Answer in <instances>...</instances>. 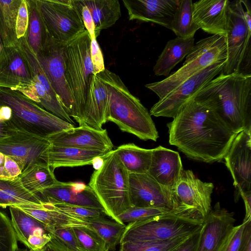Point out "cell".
Returning <instances> with one entry per match:
<instances>
[{"label":"cell","instance_id":"6da1fadb","mask_svg":"<svg viewBox=\"0 0 251 251\" xmlns=\"http://www.w3.org/2000/svg\"><path fill=\"white\" fill-rule=\"evenodd\" d=\"M167 124L169 143L205 163L224 159L237 133L213 111L192 100Z\"/></svg>","mask_w":251,"mask_h":251},{"label":"cell","instance_id":"7a4b0ae2","mask_svg":"<svg viewBox=\"0 0 251 251\" xmlns=\"http://www.w3.org/2000/svg\"><path fill=\"white\" fill-rule=\"evenodd\" d=\"M193 100L215 112L235 133L251 129V75L221 73Z\"/></svg>","mask_w":251,"mask_h":251},{"label":"cell","instance_id":"3957f363","mask_svg":"<svg viewBox=\"0 0 251 251\" xmlns=\"http://www.w3.org/2000/svg\"><path fill=\"white\" fill-rule=\"evenodd\" d=\"M96 75L106 84L109 91L107 121L141 140L156 141L158 133L150 112L129 92L120 77L106 69Z\"/></svg>","mask_w":251,"mask_h":251},{"label":"cell","instance_id":"277c9868","mask_svg":"<svg viewBox=\"0 0 251 251\" xmlns=\"http://www.w3.org/2000/svg\"><path fill=\"white\" fill-rule=\"evenodd\" d=\"M0 105L11 110L10 121L18 131L47 139L72 128L71 124L47 111L22 92L0 87Z\"/></svg>","mask_w":251,"mask_h":251},{"label":"cell","instance_id":"5b68a950","mask_svg":"<svg viewBox=\"0 0 251 251\" xmlns=\"http://www.w3.org/2000/svg\"><path fill=\"white\" fill-rule=\"evenodd\" d=\"M88 185L107 216L117 222L118 216L131 206L129 173L115 150L106 156L102 167L94 171Z\"/></svg>","mask_w":251,"mask_h":251},{"label":"cell","instance_id":"8992f818","mask_svg":"<svg viewBox=\"0 0 251 251\" xmlns=\"http://www.w3.org/2000/svg\"><path fill=\"white\" fill-rule=\"evenodd\" d=\"M226 36L214 35L202 39L194 45L182 66L165 79L148 83L145 87L161 99L180 84L214 64L227 59Z\"/></svg>","mask_w":251,"mask_h":251},{"label":"cell","instance_id":"52a82bcc","mask_svg":"<svg viewBox=\"0 0 251 251\" xmlns=\"http://www.w3.org/2000/svg\"><path fill=\"white\" fill-rule=\"evenodd\" d=\"M91 41L86 30L64 47L66 77L75 102L74 120L79 126L85 125L84 110L89 81L95 75L90 56Z\"/></svg>","mask_w":251,"mask_h":251},{"label":"cell","instance_id":"ba28073f","mask_svg":"<svg viewBox=\"0 0 251 251\" xmlns=\"http://www.w3.org/2000/svg\"><path fill=\"white\" fill-rule=\"evenodd\" d=\"M251 25L246 22L242 0L230 1L225 35L227 59L222 73L251 75Z\"/></svg>","mask_w":251,"mask_h":251},{"label":"cell","instance_id":"9c48e42d","mask_svg":"<svg viewBox=\"0 0 251 251\" xmlns=\"http://www.w3.org/2000/svg\"><path fill=\"white\" fill-rule=\"evenodd\" d=\"M202 222L177 216L171 211L126 225L120 244L127 242L167 240L189 236L201 228Z\"/></svg>","mask_w":251,"mask_h":251},{"label":"cell","instance_id":"30bf717a","mask_svg":"<svg viewBox=\"0 0 251 251\" xmlns=\"http://www.w3.org/2000/svg\"><path fill=\"white\" fill-rule=\"evenodd\" d=\"M212 182H203L189 170H183L172 190V212L178 216L203 222L212 209Z\"/></svg>","mask_w":251,"mask_h":251},{"label":"cell","instance_id":"8fae6325","mask_svg":"<svg viewBox=\"0 0 251 251\" xmlns=\"http://www.w3.org/2000/svg\"><path fill=\"white\" fill-rule=\"evenodd\" d=\"M35 0L48 34L55 40L67 44L86 30L73 0Z\"/></svg>","mask_w":251,"mask_h":251},{"label":"cell","instance_id":"7c38bea8","mask_svg":"<svg viewBox=\"0 0 251 251\" xmlns=\"http://www.w3.org/2000/svg\"><path fill=\"white\" fill-rule=\"evenodd\" d=\"M66 44L55 40L49 34L42 49L35 54L61 105L67 114L75 119L74 100L66 77L64 56Z\"/></svg>","mask_w":251,"mask_h":251},{"label":"cell","instance_id":"4fadbf2b","mask_svg":"<svg viewBox=\"0 0 251 251\" xmlns=\"http://www.w3.org/2000/svg\"><path fill=\"white\" fill-rule=\"evenodd\" d=\"M225 63L214 64L185 80L160 99L151 108L150 115L174 118L206 84L221 73Z\"/></svg>","mask_w":251,"mask_h":251},{"label":"cell","instance_id":"5bb4252c","mask_svg":"<svg viewBox=\"0 0 251 251\" xmlns=\"http://www.w3.org/2000/svg\"><path fill=\"white\" fill-rule=\"evenodd\" d=\"M224 159L233 180L237 202L242 193L251 191V129L237 134Z\"/></svg>","mask_w":251,"mask_h":251},{"label":"cell","instance_id":"9a60e30c","mask_svg":"<svg viewBox=\"0 0 251 251\" xmlns=\"http://www.w3.org/2000/svg\"><path fill=\"white\" fill-rule=\"evenodd\" d=\"M129 184L131 206L159 208L172 211V190L159 184L147 173L129 174Z\"/></svg>","mask_w":251,"mask_h":251},{"label":"cell","instance_id":"2e32d148","mask_svg":"<svg viewBox=\"0 0 251 251\" xmlns=\"http://www.w3.org/2000/svg\"><path fill=\"white\" fill-rule=\"evenodd\" d=\"M234 215L217 202L203 220L197 251H221L234 226Z\"/></svg>","mask_w":251,"mask_h":251},{"label":"cell","instance_id":"e0dca14e","mask_svg":"<svg viewBox=\"0 0 251 251\" xmlns=\"http://www.w3.org/2000/svg\"><path fill=\"white\" fill-rule=\"evenodd\" d=\"M50 145L98 151L109 153L113 145L106 129H97L86 125L74 127L47 139Z\"/></svg>","mask_w":251,"mask_h":251},{"label":"cell","instance_id":"ac0fdd59","mask_svg":"<svg viewBox=\"0 0 251 251\" xmlns=\"http://www.w3.org/2000/svg\"><path fill=\"white\" fill-rule=\"evenodd\" d=\"M50 145L46 139L17 131L0 140V152L20 159L23 163L24 171L32 166L46 163L45 154Z\"/></svg>","mask_w":251,"mask_h":251},{"label":"cell","instance_id":"d6986e66","mask_svg":"<svg viewBox=\"0 0 251 251\" xmlns=\"http://www.w3.org/2000/svg\"><path fill=\"white\" fill-rule=\"evenodd\" d=\"M31 71L18 45L3 47L0 52V87L17 90L29 85Z\"/></svg>","mask_w":251,"mask_h":251},{"label":"cell","instance_id":"ffe728a7","mask_svg":"<svg viewBox=\"0 0 251 251\" xmlns=\"http://www.w3.org/2000/svg\"><path fill=\"white\" fill-rule=\"evenodd\" d=\"M130 21L151 22L171 29L180 0H123Z\"/></svg>","mask_w":251,"mask_h":251},{"label":"cell","instance_id":"44dd1931","mask_svg":"<svg viewBox=\"0 0 251 251\" xmlns=\"http://www.w3.org/2000/svg\"><path fill=\"white\" fill-rule=\"evenodd\" d=\"M9 210L11 223L18 240L30 250H41L51 239L48 227L16 207L10 206Z\"/></svg>","mask_w":251,"mask_h":251},{"label":"cell","instance_id":"7402d4cb","mask_svg":"<svg viewBox=\"0 0 251 251\" xmlns=\"http://www.w3.org/2000/svg\"><path fill=\"white\" fill-rule=\"evenodd\" d=\"M230 1L229 0H200L193 3L194 22L207 33L225 36Z\"/></svg>","mask_w":251,"mask_h":251},{"label":"cell","instance_id":"603a6c76","mask_svg":"<svg viewBox=\"0 0 251 251\" xmlns=\"http://www.w3.org/2000/svg\"><path fill=\"white\" fill-rule=\"evenodd\" d=\"M152 150L147 174L159 184L172 190L184 170L179 154L161 146Z\"/></svg>","mask_w":251,"mask_h":251},{"label":"cell","instance_id":"cb8c5ba5","mask_svg":"<svg viewBox=\"0 0 251 251\" xmlns=\"http://www.w3.org/2000/svg\"><path fill=\"white\" fill-rule=\"evenodd\" d=\"M109 109L108 87L96 75L90 79L84 110V125L101 129L107 122Z\"/></svg>","mask_w":251,"mask_h":251},{"label":"cell","instance_id":"d4e9b609","mask_svg":"<svg viewBox=\"0 0 251 251\" xmlns=\"http://www.w3.org/2000/svg\"><path fill=\"white\" fill-rule=\"evenodd\" d=\"M37 195L43 202H64L101 209L105 211L98 198L89 185L83 191L76 192L72 189L70 182L59 181L55 185L42 190Z\"/></svg>","mask_w":251,"mask_h":251},{"label":"cell","instance_id":"484cf974","mask_svg":"<svg viewBox=\"0 0 251 251\" xmlns=\"http://www.w3.org/2000/svg\"><path fill=\"white\" fill-rule=\"evenodd\" d=\"M108 153L94 150L50 145L45 154L46 163L53 170L61 167L92 165L93 159Z\"/></svg>","mask_w":251,"mask_h":251},{"label":"cell","instance_id":"4316f807","mask_svg":"<svg viewBox=\"0 0 251 251\" xmlns=\"http://www.w3.org/2000/svg\"><path fill=\"white\" fill-rule=\"evenodd\" d=\"M14 207L22 210L43 223L48 227V230L57 227L74 228L89 226L88 222L60 210L49 203Z\"/></svg>","mask_w":251,"mask_h":251},{"label":"cell","instance_id":"83f0119b","mask_svg":"<svg viewBox=\"0 0 251 251\" xmlns=\"http://www.w3.org/2000/svg\"><path fill=\"white\" fill-rule=\"evenodd\" d=\"M194 41V37L182 39L177 37L168 41L153 67L154 75L168 76L171 71L191 51Z\"/></svg>","mask_w":251,"mask_h":251},{"label":"cell","instance_id":"f1b7e54d","mask_svg":"<svg viewBox=\"0 0 251 251\" xmlns=\"http://www.w3.org/2000/svg\"><path fill=\"white\" fill-rule=\"evenodd\" d=\"M89 9L95 27V36L113 26L121 16L118 0H83Z\"/></svg>","mask_w":251,"mask_h":251},{"label":"cell","instance_id":"f546056e","mask_svg":"<svg viewBox=\"0 0 251 251\" xmlns=\"http://www.w3.org/2000/svg\"><path fill=\"white\" fill-rule=\"evenodd\" d=\"M43 203L37 195L29 192L23 186L19 176L12 180L0 178V207Z\"/></svg>","mask_w":251,"mask_h":251},{"label":"cell","instance_id":"4dcf8cb0","mask_svg":"<svg viewBox=\"0 0 251 251\" xmlns=\"http://www.w3.org/2000/svg\"><path fill=\"white\" fill-rule=\"evenodd\" d=\"M129 174H147L149 170L152 149H146L133 143L122 145L115 150Z\"/></svg>","mask_w":251,"mask_h":251},{"label":"cell","instance_id":"1f68e13d","mask_svg":"<svg viewBox=\"0 0 251 251\" xmlns=\"http://www.w3.org/2000/svg\"><path fill=\"white\" fill-rule=\"evenodd\" d=\"M19 177L23 186L35 195L59 181L55 176L54 170L46 163L29 167L24 170Z\"/></svg>","mask_w":251,"mask_h":251},{"label":"cell","instance_id":"d6a6232c","mask_svg":"<svg viewBox=\"0 0 251 251\" xmlns=\"http://www.w3.org/2000/svg\"><path fill=\"white\" fill-rule=\"evenodd\" d=\"M22 0H0V38L3 47L18 45L16 26Z\"/></svg>","mask_w":251,"mask_h":251},{"label":"cell","instance_id":"836d02e7","mask_svg":"<svg viewBox=\"0 0 251 251\" xmlns=\"http://www.w3.org/2000/svg\"><path fill=\"white\" fill-rule=\"evenodd\" d=\"M193 5L191 0H180L171 28L177 37L182 39L193 38L200 29L193 21Z\"/></svg>","mask_w":251,"mask_h":251},{"label":"cell","instance_id":"e575fe53","mask_svg":"<svg viewBox=\"0 0 251 251\" xmlns=\"http://www.w3.org/2000/svg\"><path fill=\"white\" fill-rule=\"evenodd\" d=\"M89 226L95 230L105 242L108 251H114L120 245L126 225L119 223L106 216L87 221Z\"/></svg>","mask_w":251,"mask_h":251},{"label":"cell","instance_id":"d590c367","mask_svg":"<svg viewBox=\"0 0 251 251\" xmlns=\"http://www.w3.org/2000/svg\"><path fill=\"white\" fill-rule=\"evenodd\" d=\"M28 12L27 38L29 45L37 53L45 44L49 34L46 30L35 0H26Z\"/></svg>","mask_w":251,"mask_h":251},{"label":"cell","instance_id":"8d00e7d4","mask_svg":"<svg viewBox=\"0 0 251 251\" xmlns=\"http://www.w3.org/2000/svg\"><path fill=\"white\" fill-rule=\"evenodd\" d=\"M191 235L167 240L125 242L120 244L119 251H172L183 244Z\"/></svg>","mask_w":251,"mask_h":251},{"label":"cell","instance_id":"74e56055","mask_svg":"<svg viewBox=\"0 0 251 251\" xmlns=\"http://www.w3.org/2000/svg\"><path fill=\"white\" fill-rule=\"evenodd\" d=\"M73 230L86 251H108L104 241L89 226L74 227Z\"/></svg>","mask_w":251,"mask_h":251},{"label":"cell","instance_id":"f35d334b","mask_svg":"<svg viewBox=\"0 0 251 251\" xmlns=\"http://www.w3.org/2000/svg\"><path fill=\"white\" fill-rule=\"evenodd\" d=\"M170 211L171 210L163 208L131 206L118 216V222L128 224L149 219Z\"/></svg>","mask_w":251,"mask_h":251},{"label":"cell","instance_id":"ab89813d","mask_svg":"<svg viewBox=\"0 0 251 251\" xmlns=\"http://www.w3.org/2000/svg\"><path fill=\"white\" fill-rule=\"evenodd\" d=\"M17 241L11 220L0 211V251H17Z\"/></svg>","mask_w":251,"mask_h":251},{"label":"cell","instance_id":"60d3db41","mask_svg":"<svg viewBox=\"0 0 251 251\" xmlns=\"http://www.w3.org/2000/svg\"><path fill=\"white\" fill-rule=\"evenodd\" d=\"M50 204L60 210L87 222L91 219L107 216L106 212L101 209L64 202Z\"/></svg>","mask_w":251,"mask_h":251},{"label":"cell","instance_id":"b9f144b4","mask_svg":"<svg viewBox=\"0 0 251 251\" xmlns=\"http://www.w3.org/2000/svg\"><path fill=\"white\" fill-rule=\"evenodd\" d=\"M69 248L75 251H86L81 245L72 227H57L49 229Z\"/></svg>","mask_w":251,"mask_h":251},{"label":"cell","instance_id":"7bdbcfd3","mask_svg":"<svg viewBox=\"0 0 251 251\" xmlns=\"http://www.w3.org/2000/svg\"><path fill=\"white\" fill-rule=\"evenodd\" d=\"M245 223L234 226L221 251H238L243 239Z\"/></svg>","mask_w":251,"mask_h":251},{"label":"cell","instance_id":"ee69618b","mask_svg":"<svg viewBox=\"0 0 251 251\" xmlns=\"http://www.w3.org/2000/svg\"><path fill=\"white\" fill-rule=\"evenodd\" d=\"M11 110L6 106L0 105V140L14 135L17 131L10 121Z\"/></svg>","mask_w":251,"mask_h":251},{"label":"cell","instance_id":"f6af8a7d","mask_svg":"<svg viewBox=\"0 0 251 251\" xmlns=\"http://www.w3.org/2000/svg\"><path fill=\"white\" fill-rule=\"evenodd\" d=\"M24 170L21 160L16 157L5 155L4 175L5 179H14L18 177Z\"/></svg>","mask_w":251,"mask_h":251},{"label":"cell","instance_id":"bcb514c9","mask_svg":"<svg viewBox=\"0 0 251 251\" xmlns=\"http://www.w3.org/2000/svg\"><path fill=\"white\" fill-rule=\"evenodd\" d=\"M28 25V12L26 0H22L16 21V32L18 40L27 33Z\"/></svg>","mask_w":251,"mask_h":251},{"label":"cell","instance_id":"7dc6e473","mask_svg":"<svg viewBox=\"0 0 251 251\" xmlns=\"http://www.w3.org/2000/svg\"><path fill=\"white\" fill-rule=\"evenodd\" d=\"M90 56L95 75L98 74L105 69L103 55L96 38L91 39Z\"/></svg>","mask_w":251,"mask_h":251},{"label":"cell","instance_id":"c3c4849f","mask_svg":"<svg viewBox=\"0 0 251 251\" xmlns=\"http://www.w3.org/2000/svg\"><path fill=\"white\" fill-rule=\"evenodd\" d=\"M73 1L80 12L85 27L89 33L91 38H96L94 25L89 9L83 0H73Z\"/></svg>","mask_w":251,"mask_h":251},{"label":"cell","instance_id":"681fc988","mask_svg":"<svg viewBox=\"0 0 251 251\" xmlns=\"http://www.w3.org/2000/svg\"><path fill=\"white\" fill-rule=\"evenodd\" d=\"M201 229L190 236L183 244L172 251H197L200 237Z\"/></svg>","mask_w":251,"mask_h":251},{"label":"cell","instance_id":"f907efd6","mask_svg":"<svg viewBox=\"0 0 251 251\" xmlns=\"http://www.w3.org/2000/svg\"><path fill=\"white\" fill-rule=\"evenodd\" d=\"M50 240L43 248L41 251H75L59 239L50 234Z\"/></svg>","mask_w":251,"mask_h":251},{"label":"cell","instance_id":"816d5d0a","mask_svg":"<svg viewBox=\"0 0 251 251\" xmlns=\"http://www.w3.org/2000/svg\"><path fill=\"white\" fill-rule=\"evenodd\" d=\"M245 223L243 239L238 251H251V219Z\"/></svg>","mask_w":251,"mask_h":251},{"label":"cell","instance_id":"f5cc1de1","mask_svg":"<svg viewBox=\"0 0 251 251\" xmlns=\"http://www.w3.org/2000/svg\"><path fill=\"white\" fill-rule=\"evenodd\" d=\"M245 203V216L243 222L251 219V191L242 193L240 195Z\"/></svg>","mask_w":251,"mask_h":251},{"label":"cell","instance_id":"db71d44e","mask_svg":"<svg viewBox=\"0 0 251 251\" xmlns=\"http://www.w3.org/2000/svg\"><path fill=\"white\" fill-rule=\"evenodd\" d=\"M106 156L104 157H96L93 159L92 165H93V167L95 170H99L102 167V166L103 164L104 158L106 157Z\"/></svg>","mask_w":251,"mask_h":251},{"label":"cell","instance_id":"11a10c76","mask_svg":"<svg viewBox=\"0 0 251 251\" xmlns=\"http://www.w3.org/2000/svg\"><path fill=\"white\" fill-rule=\"evenodd\" d=\"M5 156L3 153L0 152V178L5 179L4 175V166L5 163Z\"/></svg>","mask_w":251,"mask_h":251},{"label":"cell","instance_id":"9f6ffc18","mask_svg":"<svg viewBox=\"0 0 251 251\" xmlns=\"http://www.w3.org/2000/svg\"><path fill=\"white\" fill-rule=\"evenodd\" d=\"M17 251H28L26 249H18Z\"/></svg>","mask_w":251,"mask_h":251},{"label":"cell","instance_id":"6f0895ef","mask_svg":"<svg viewBox=\"0 0 251 251\" xmlns=\"http://www.w3.org/2000/svg\"><path fill=\"white\" fill-rule=\"evenodd\" d=\"M2 48H3V46H2V43H1V40H0V52Z\"/></svg>","mask_w":251,"mask_h":251},{"label":"cell","instance_id":"680465c9","mask_svg":"<svg viewBox=\"0 0 251 251\" xmlns=\"http://www.w3.org/2000/svg\"><path fill=\"white\" fill-rule=\"evenodd\" d=\"M41 250L40 251H41ZM30 251H32V250H30Z\"/></svg>","mask_w":251,"mask_h":251}]
</instances>
